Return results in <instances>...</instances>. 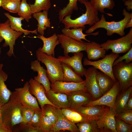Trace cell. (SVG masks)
Wrapping results in <instances>:
<instances>
[{"label": "cell", "instance_id": "681fc988", "mask_svg": "<svg viewBox=\"0 0 132 132\" xmlns=\"http://www.w3.org/2000/svg\"><path fill=\"white\" fill-rule=\"evenodd\" d=\"M132 27V18L126 24L125 28H127Z\"/></svg>", "mask_w": 132, "mask_h": 132}, {"label": "cell", "instance_id": "f907efd6", "mask_svg": "<svg viewBox=\"0 0 132 132\" xmlns=\"http://www.w3.org/2000/svg\"><path fill=\"white\" fill-rule=\"evenodd\" d=\"M0 123H2V120L1 112V106L0 105Z\"/></svg>", "mask_w": 132, "mask_h": 132}, {"label": "cell", "instance_id": "5b68a950", "mask_svg": "<svg viewBox=\"0 0 132 132\" xmlns=\"http://www.w3.org/2000/svg\"><path fill=\"white\" fill-rule=\"evenodd\" d=\"M113 75L118 81L120 92H123L132 85V63H127L124 61L113 66Z\"/></svg>", "mask_w": 132, "mask_h": 132}, {"label": "cell", "instance_id": "f1b7e54d", "mask_svg": "<svg viewBox=\"0 0 132 132\" xmlns=\"http://www.w3.org/2000/svg\"><path fill=\"white\" fill-rule=\"evenodd\" d=\"M63 72V81L66 82L79 83L84 80L70 66L61 62Z\"/></svg>", "mask_w": 132, "mask_h": 132}, {"label": "cell", "instance_id": "f6af8a7d", "mask_svg": "<svg viewBox=\"0 0 132 132\" xmlns=\"http://www.w3.org/2000/svg\"><path fill=\"white\" fill-rule=\"evenodd\" d=\"M124 60L127 63H129L132 61V47L125 54L118 58L114 61L113 66L121 62Z\"/></svg>", "mask_w": 132, "mask_h": 132}, {"label": "cell", "instance_id": "8992f818", "mask_svg": "<svg viewBox=\"0 0 132 132\" xmlns=\"http://www.w3.org/2000/svg\"><path fill=\"white\" fill-rule=\"evenodd\" d=\"M132 28L128 33L121 38L114 40H108L100 44L106 51L111 50L112 52L119 54L126 53L132 47Z\"/></svg>", "mask_w": 132, "mask_h": 132}, {"label": "cell", "instance_id": "e575fe53", "mask_svg": "<svg viewBox=\"0 0 132 132\" xmlns=\"http://www.w3.org/2000/svg\"><path fill=\"white\" fill-rule=\"evenodd\" d=\"M17 13L27 22H29L33 13L30 4L27 3L26 0H21Z\"/></svg>", "mask_w": 132, "mask_h": 132}, {"label": "cell", "instance_id": "6da1fadb", "mask_svg": "<svg viewBox=\"0 0 132 132\" xmlns=\"http://www.w3.org/2000/svg\"><path fill=\"white\" fill-rule=\"evenodd\" d=\"M22 106L15 91L12 92L8 101L1 106L3 123L12 132L15 126L22 122Z\"/></svg>", "mask_w": 132, "mask_h": 132}, {"label": "cell", "instance_id": "30bf717a", "mask_svg": "<svg viewBox=\"0 0 132 132\" xmlns=\"http://www.w3.org/2000/svg\"><path fill=\"white\" fill-rule=\"evenodd\" d=\"M98 71L92 66L86 69L84 75L86 79L84 84L87 91L92 97L94 100L102 96L98 86L96 80V75Z\"/></svg>", "mask_w": 132, "mask_h": 132}, {"label": "cell", "instance_id": "f5cc1de1", "mask_svg": "<svg viewBox=\"0 0 132 132\" xmlns=\"http://www.w3.org/2000/svg\"><path fill=\"white\" fill-rule=\"evenodd\" d=\"M3 0H0V7H1Z\"/></svg>", "mask_w": 132, "mask_h": 132}, {"label": "cell", "instance_id": "d6986e66", "mask_svg": "<svg viewBox=\"0 0 132 132\" xmlns=\"http://www.w3.org/2000/svg\"><path fill=\"white\" fill-rule=\"evenodd\" d=\"M108 107L99 105L81 106L73 110L89 120L97 121L100 118Z\"/></svg>", "mask_w": 132, "mask_h": 132}, {"label": "cell", "instance_id": "4fadbf2b", "mask_svg": "<svg viewBox=\"0 0 132 132\" xmlns=\"http://www.w3.org/2000/svg\"><path fill=\"white\" fill-rule=\"evenodd\" d=\"M60 44L64 50L65 56L68 55L69 53H77L85 51V42L76 40L63 34L57 35Z\"/></svg>", "mask_w": 132, "mask_h": 132}, {"label": "cell", "instance_id": "ac0fdd59", "mask_svg": "<svg viewBox=\"0 0 132 132\" xmlns=\"http://www.w3.org/2000/svg\"><path fill=\"white\" fill-rule=\"evenodd\" d=\"M28 82L29 92L36 98L41 110L46 104H50L55 107L47 98L45 94L46 90L43 85L38 82L33 78H31Z\"/></svg>", "mask_w": 132, "mask_h": 132}, {"label": "cell", "instance_id": "9c48e42d", "mask_svg": "<svg viewBox=\"0 0 132 132\" xmlns=\"http://www.w3.org/2000/svg\"><path fill=\"white\" fill-rule=\"evenodd\" d=\"M120 91L119 83L118 81L117 80L111 88L100 97L89 102L83 106L96 105L105 106L112 109L116 112L115 102Z\"/></svg>", "mask_w": 132, "mask_h": 132}, {"label": "cell", "instance_id": "d590c367", "mask_svg": "<svg viewBox=\"0 0 132 132\" xmlns=\"http://www.w3.org/2000/svg\"><path fill=\"white\" fill-rule=\"evenodd\" d=\"M33 14L42 11H48L51 6L50 0H35L33 4H30Z\"/></svg>", "mask_w": 132, "mask_h": 132}, {"label": "cell", "instance_id": "ee69618b", "mask_svg": "<svg viewBox=\"0 0 132 132\" xmlns=\"http://www.w3.org/2000/svg\"><path fill=\"white\" fill-rule=\"evenodd\" d=\"M53 125L50 119L47 116L43 115L40 125L43 132H51Z\"/></svg>", "mask_w": 132, "mask_h": 132}, {"label": "cell", "instance_id": "1f68e13d", "mask_svg": "<svg viewBox=\"0 0 132 132\" xmlns=\"http://www.w3.org/2000/svg\"><path fill=\"white\" fill-rule=\"evenodd\" d=\"M91 5L98 11L105 13L104 9L112 10L115 6L113 0H90Z\"/></svg>", "mask_w": 132, "mask_h": 132}, {"label": "cell", "instance_id": "74e56055", "mask_svg": "<svg viewBox=\"0 0 132 132\" xmlns=\"http://www.w3.org/2000/svg\"><path fill=\"white\" fill-rule=\"evenodd\" d=\"M115 128L117 132H132V125L128 123L115 117Z\"/></svg>", "mask_w": 132, "mask_h": 132}, {"label": "cell", "instance_id": "cb8c5ba5", "mask_svg": "<svg viewBox=\"0 0 132 132\" xmlns=\"http://www.w3.org/2000/svg\"><path fill=\"white\" fill-rule=\"evenodd\" d=\"M34 13L33 14V17L38 22L37 30L40 35H44V31L47 28L51 27L50 19L48 17V11H43Z\"/></svg>", "mask_w": 132, "mask_h": 132}, {"label": "cell", "instance_id": "83f0119b", "mask_svg": "<svg viewBox=\"0 0 132 132\" xmlns=\"http://www.w3.org/2000/svg\"><path fill=\"white\" fill-rule=\"evenodd\" d=\"M4 15L8 19L11 28L13 30L23 33L24 35H27L31 33L37 34V29L34 31H30L24 29L22 27V21L24 19L22 17L13 16L8 13L5 12Z\"/></svg>", "mask_w": 132, "mask_h": 132}, {"label": "cell", "instance_id": "7c38bea8", "mask_svg": "<svg viewBox=\"0 0 132 132\" xmlns=\"http://www.w3.org/2000/svg\"><path fill=\"white\" fill-rule=\"evenodd\" d=\"M117 114L113 109L108 108L100 118L96 121L100 132H117L115 119Z\"/></svg>", "mask_w": 132, "mask_h": 132}, {"label": "cell", "instance_id": "f35d334b", "mask_svg": "<svg viewBox=\"0 0 132 132\" xmlns=\"http://www.w3.org/2000/svg\"><path fill=\"white\" fill-rule=\"evenodd\" d=\"M53 106L49 104H45L42 110L43 114L48 117L54 125L56 122L57 117Z\"/></svg>", "mask_w": 132, "mask_h": 132}, {"label": "cell", "instance_id": "4dcf8cb0", "mask_svg": "<svg viewBox=\"0 0 132 132\" xmlns=\"http://www.w3.org/2000/svg\"><path fill=\"white\" fill-rule=\"evenodd\" d=\"M62 113L68 120L76 124L78 123L90 121L75 110L69 108L60 109Z\"/></svg>", "mask_w": 132, "mask_h": 132}, {"label": "cell", "instance_id": "3957f363", "mask_svg": "<svg viewBox=\"0 0 132 132\" xmlns=\"http://www.w3.org/2000/svg\"><path fill=\"white\" fill-rule=\"evenodd\" d=\"M122 14L124 17L121 21L110 22L106 21L104 15L102 14L100 20L86 30L85 33L90 34L98 29L103 28L106 30V35L108 36L116 33L123 36L125 34L124 30L126 25L132 18V13L128 12L126 9H124L122 10Z\"/></svg>", "mask_w": 132, "mask_h": 132}, {"label": "cell", "instance_id": "ab89813d", "mask_svg": "<svg viewBox=\"0 0 132 132\" xmlns=\"http://www.w3.org/2000/svg\"><path fill=\"white\" fill-rule=\"evenodd\" d=\"M35 110L29 107L22 106L21 114L23 122L29 123L33 117Z\"/></svg>", "mask_w": 132, "mask_h": 132}, {"label": "cell", "instance_id": "c3c4849f", "mask_svg": "<svg viewBox=\"0 0 132 132\" xmlns=\"http://www.w3.org/2000/svg\"><path fill=\"white\" fill-rule=\"evenodd\" d=\"M125 109L132 110V95L130 96L127 101Z\"/></svg>", "mask_w": 132, "mask_h": 132}, {"label": "cell", "instance_id": "f546056e", "mask_svg": "<svg viewBox=\"0 0 132 132\" xmlns=\"http://www.w3.org/2000/svg\"><path fill=\"white\" fill-rule=\"evenodd\" d=\"M117 96L115 102L116 113H119L126 108L127 101L132 95V86L129 88L124 91L120 92Z\"/></svg>", "mask_w": 132, "mask_h": 132}, {"label": "cell", "instance_id": "52a82bcc", "mask_svg": "<svg viewBox=\"0 0 132 132\" xmlns=\"http://www.w3.org/2000/svg\"><path fill=\"white\" fill-rule=\"evenodd\" d=\"M119 56V54L111 52L106 55L101 59L92 61L87 58H85L83 61L84 66H91L110 77L115 82L117 80L115 78L112 72L113 63L115 60Z\"/></svg>", "mask_w": 132, "mask_h": 132}, {"label": "cell", "instance_id": "9f6ffc18", "mask_svg": "<svg viewBox=\"0 0 132 132\" xmlns=\"http://www.w3.org/2000/svg\"><path fill=\"white\" fill-rule=\"evenodd\" d=\"M122 0V1H123V2H124L126 0Z\"/></svg>", "mask_w": 132, "mask_h": 132}, {"label": "cell", "instance_id": "11a10c76", "mask_svg": "<svg viewBox=\"0 0 132 132\" xmlns=\"http://www.w3.org/2000/svg\"><path fill=\"white\" fill-rule=\"evenodd\" d=\"M1 53V50L0 48V54Z\"/></svg>", "mask_w": 132, "mask_h": 132}, {"label": "cell", "instance_id": "680465c9", "mask_svg": "<svg viewBox=\"0 0 132 132\" xmlns=\"http://www.w3.org/2000/svg\"></svg>", "mask_w": 132, "mask_h": 132}, {"label": "cell", "instance_id": "484cf974", "mask_svg": "<svg viewBox=\"0 0 132 132\" xmlns=\"http://www.w3.org/2000/svg\"><path fill=\"white\" fill-rule=\"evenodd\" d=\"M96 80L102 95L111 88L115 82L110 77L102 72H97Z\"/></svg>", "mask_w": 132, "mask_h": 132}, {"label": "cell", "instance_id": "7bdbcfd3", "mask_svg": "<svg viewBox=\"0 0 132 132\" xmlns=\"http://www.w3.org/2000/svg\"><path fill=\"white\" fill-rule=\"evenodd\" d=\"M19 126L15 132H43L41 128L33 127L28 123L22 122L18 124Z\"/></svg>", "mask_w": 132, "mask_h": 132}, {"label": "cell", "instance_id": "d4e9b609", "mask_svg": "<svg viewBox=\"0 0 132 132\" xmlns=\"http://www.w3.org/2000/svg\"><path fill=\"white\" fill-rule=\"evenodd\" d=\"M83 30L82 28H73L71 29L64 28L62 30V32L64 35L81 42H83L81 40L82 39L90 42V41L86 39V37L87 36L91 35L95 36L98 35L99 33V32H97L89 34H85L83 32Z\"/></svg>", "mask_w": 132, "mask_h": 132}, {"label": "cell", "instance_id": "d6a6232c", "mask_svg": "<svg viewBox=\"0 0 132 132\" xmlns=\"http://www.w3.org/2000/svg\"><path fill=\"white\" fill-rule=\"evenodd\" d=\"M69 2L66 7L59 11V19L60 22L66 16L71 15L74 10L77 11L78 9L77 2H80L81 0H69Z\"/></svg>", "mask_w": 132, "mask_h": 132}, {"label": "cell", "instance_id": "8fae6325", "mask_svg": "<svg viewBox=\"0 0 132 132\" xmlns=\"http://www.w3.org/2000/svg\"><path fill=\"white\" fill-rule=\"evenodd\" d=\"M29 86V82L27 81L23 87L15 89L19 100L23 106L30 108L35 111L41 110L37 99L30 92Z\"/></svg>", "mask_w": 132, "mask_h": 132}, {"label": "cell", "instance_id": "7402d4cb", "mask_svg": "<svg viewBox=\"0 0 132 132\" xmlns=\"http://www.w3.org/2000/svg\"><path fill=\"white\" fill-rule=\"evenodd\" d=\"M48 100L55 106L58 108H69V103L67 94L56 92L51 89L45 93Z\"/></svg>", "mask_w": 132, "mask_h": 132}, {"label": "cell", "instance_id": "91938a15", "mask_svg": "<svg viewBox=\"0 0 132 132\" xmlns=\"http://www.w3.org/2000/svg\"></svg>", "mask_w": 132, "mask_h": 132}, {"label": "cell", "instance_id": "ffe728a7", "mask_svg": "<svg viewBox=\"0 0 132 132\" xmlns=\"http://www.w3.org/2000/svg\"><path fill=\"white\" fill-rule=\"evenodd\" d=\"M40 62L37 59L32 61L30 68L34 72L38 73L37 76L35 77L34 79L43 85L47 92L51 89V83L47 76L46 70L41 66Z\"/></svg>", "mask_w": 132, "mask_h": 132}, {"label": "cell", "instance_id": "5bb4252c", "mask_svg": "<svg viewBox=\"0 0 132 132\" xmlns=\"http://www.w3.org/2000/svg\"><path fill=\"white\" fill-rule=\"evenodd\" d=\"M51 89L56 92L67 94L78 90L87 91L84 84V80L79 83L66 82L56 81L50 84Z\"/></svg>", "mask_w": 132, "mask_h": 132}, {"label": "cell", "instance_id": "60d3db41", "mask_svg": "<svg viewBox=\"0 0 132 132\" xmlns=\"http://www.w3.org/2000/svg\"><path fill=\"white\" fill-rule=\"evenodd\" d=\"M43 115L42 110L35 111L29 123L33 127L40 128V125Z\"/></svg>", "mask_w": 132, "mask_h": 132}, {"label": "cell", "instance_id": "6f0895ef", "mask_svg": "<svg viewBox=\"0 0 132 132\" xmlns=\"http://www.w3.org/2000/svg\"><path fill=\"white\" fill-rule=\"evenodd\" d=\"M86 1H88V0H85Z\"/></svg>", "mask_w": 132, "mask_h": 132}, {"label": "cell", "instance_id": "603a6c76", "mask_svg": "<svg viewBox=\"0 0 132 132\" xmlns=\"http://www.w3.org/2000/svg\"><path fill=\"white\" fill-rule=\"evenodd\" d=\"M85 43L86 48L85 51L87 54L88 60H96L105 56L106 51L99 44L94 41Z\"/></svg>", "mask_w": 132, "mask_h": 132}, {"label": "cell", "instance_id": "277c9868", "mask_svg": "<svg viewBox=\"0 0 132 132\" xmlns=\"http://www.w3.org/2000/svg\"><path fill=\"white\" fill-rule=\"evenodd\" d=\"M36 54L37 59L45 65L47 77L53 83L56 81H63V72L61 62L54 56L48 55L38 50Z\"/></svg>", "mask_w": 132, "mask_h": 132}, {"label": "cell", "instance_id": "7a4b0ae2", "mask_svg": "<svg viewBox=\"0 0 132 132\" xmlns=\"http://www.w3.org/2000/svg\"><path fill=\"white\" fill-rule=\"evenodd\" d=\"M80 2L85 6L86 10L85 12L74 19L71 18V15L65 16L61 21L64 24L65 28H82L84 29L85 25L92 26L100 20L98 16V11L91 5L89 1L81 0Z\"/></svg>", "mask_w": 132, "mask_h": 132}, {"label": "cell", "instance_id": "db71d44e", "mask_svg": "<svg viewBox=\"0 0 132 132\" xmlns=\"http://www.w3.org/2000/svg\"><path fill=\"white\" fill-rule=\"evenodd\" d=\"M3 39L0 36V43L3 40Z\"/></svg>", "mask_w": 132, "mask_h": 132}, {"label": "cell", "instance_id": "4316f807", "mask_svg": "<svg viewBox=\"0 0 132 132\" xmlns=\"http://www.w3.org/2000/svg\"><path fill=\"white\" fill-rule=\"evenodd\" d=\"M8 77L7 74L2 70L0 71V105L1 106L8 101L12 93L5 83Z\"/></svg>", "mask_w": 132, "mask_h": 132}, {"label": "cell", "instance_id": "bcb514c9", "mask_svg": "<svg viewBox=\"0 0 132 132\" xmlns=\"http://www.w3.org/2000/svg\"><path fill=\"white\" fill-rule=\"evenodd\" d=\"M124 4L128 11L132 10V0H126L124 1Z\"/></svg>", "mask_w": 132, "mask_h": 132}, {"label": "cell", "instance_id": "816d5d0a", "mask_svg": "<svg viewBox=\"0 0 132 132\" xmlns=\"http://www.w3.org/2000/svg\"><path fill=\"white\" fill-rule=\"evenodd\" d=\"M3 66V65L2 64L0 63V71L2 70V68Z\"/></svg>", "mask_w": 132, "mask_h": 132}, {"label": "cell", "instance_id": "836d02e7", "mask_svg": "<svg viewBox=\"0 0 132 132\" xmlns=\"http://www.w3.org/2000/svg\"><path fill=\"white\" fill-rule=\"evenodd\" d=\"M76 125L80 132H100L96 124V121L80 122Z\"/></svg>", "mask_w": 132, "mask_h": 132}, {"label": "cell", "instance_id": "2e32d148", "mask_svg": "<svg viewBox=\"0 0 132 132\" xmlns=\"http://www.w3.org/2000/svg\"><path fill=\"white\" fill-rule=\"evenodd\" d=\"M67 95L69 104V108L72 109L84 106L94 100L91 95L87 91H76Z\"/></svg>", "mask_w": 132, "mask_h": 132}, {"label": "cell", "instance_id": "e0dca14e", "mask_svg": "<svg viewBox=\"0 0 132 132\" xmlns=\"http://www.w3.org/2000/svg\"><path fill=\"white\" fill-rule=\"evenodd\" d=\"M73 55L70 57L67 56H59L57 58L61 62L66 63L70 66L81 77L84 76L86 69L82 63L83 53L80 52L73 53Z\"/></svg>", "mask_w": 132, "mask_h": 132}, {"label": "cell", "instance_id": "44dd1931", "mask_svg": "<svg viewBox=\"0 0 132 132\" xmlns=\"http://www.w3.org/2000/svg\"><path fill=\"white\" fill-rule=\"evenodd\" d=\"M38 36L37 37L43 41V45L42 47H39L38 50L48 55L54 56L55 47L60 44L57 35L54 33L48 38L44 37V35Z\"/></svg>", "mask_w": 132, "mask_h": 132}, {"label": "cell", "instance_id": "9a60e30c", "mask_svg": "<svg viewBox=\"0 0 132 132\" xmlns=\"http://www.w3.org/2000/svg\"><path fill=\"white\" fill-rule=\"evenodd\" d=\"M57 120L51 132H58L61 130H67L71 132H79L76 124L67 120L62 113L61 109L53 106Z\"/></svg>", "mask_w": 132, "mask_h": 132}, {"label": "cell", "instance_id": "7dc6e473", "mask_svg": "<svg viewBox=\"0 0 132 132\" xmlns=\"http://www.w3.org/2000/svg\"><path fill=\"white\" fill-rule=\"evenodd\" d=\"M12 131L9 129L3 123H0V132H11Z\"/></svg>", "mask_w": 132, "mask_h": 132}, {"label": "cell", "instance_id": "b9f144b4", "mask_svg": "<svg viewBox=\"0 0 132 132\" xmlns=\"http://www.w3.org/2000/svg\"><path fill=\"white\" fill-rule=\"evenodd\" d=\"M115 117L128 123L132 125V110L125 109L117 113Z\"/></svg>", "mask_w": 132, "mask_h": 132}, {"label": "cell", "instance_id": "ba28073f", "mask_svg": "<svg viewBox=\"0 0 132 132\" xmlns=\"http://www.w3.org/2000/svg\"><path fill=\"white\" fill-rule=\"evenodd\" d=\"M13 30L11 28L8 19L4 22L0 23V36L4 40L3 47L9 46V49L7 54L9 57L14 55V46L16 40L22 34Z\"/></svg>", "mask_w": 132, "mask_h": 132}, {"label": "cell", "instance_id": "8d00e7d4", "mask_svg": "<svg viewBox=\"0 0 132 132\" xmlns=\"http://www.w3.org/2000/svg\"><path fill=\"white\" fill-rule=\"evenodd\" d=\"M21 0H3L1 7L10 12L17 13Z\"/></svg>", "mask_w": 132, "mask_h": 132}]
</instances>
